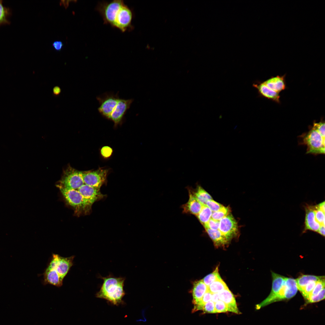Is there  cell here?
I'll return each mask as SVG.
<instances>
[{
	"instance_id": "6da1fadb",
	"label": "cell",
	"mask_w": 325,
	"mask_h": 325,
	"mask_svg": "<svg viewBox=\"0 0 325 325\" xmlns=\"http://www.w3.org/2000/svg\"><path fill=\"white\" fill-rule=\"evenodd\" d=\"M96 10L101 16L104 24H108L122 32L134 29V17L132 10L122 0L99 2Z\"/></svg>"
},
{
	"instance_id": "7a4b0ae2",
	"label": "cell",
	"mask_w": 325,
	"mask_h": 325,
	"mask_svg": "<svg viewBox=\"0 0 325 325\" xmlns=\"http://www.w3.org/2000/svg\"><path fill=\"white\" fill-rule=\"evenodd\" d=\"M74 255L63 257L53 253L44 272L43 283L49 284L57 287L61 286L64 278L73 264Z\"/></svg>"
},
{
	"instance_id": "3957f363",
	"label": "cell",
	"mask_w": 325,
	"mask_h": 325,
	"mask_svg": "<svg viewBox=\"0 0 325 325\" xmlns=\"http://www.w3.org/2000/svg\"><path fill=\"white\" fill-rule=\"evenodd\" d=\"M100 277L103 282L96 294V297L105 299L114 305L120 304L125 295L124 290L125 278L116 277L112 275Z\"/></svg>"
},
{
	"instance_id": "277c9868",
	"label": "cell",
	"mask_w": 325,
	"mask_h": 325,
	"mask_svg": "<svg viewBox=\"0 0 325 325\" xmlns=\"http://www.w3.org/2000/svg\"><path fill=\"white\" fill-rule=\"evenodd\" d=\"M66 202L77 213L87 214L91 209L92 204L77 190L59 188Z\"/></svg>"
},
{
	"instance_id": "5b68a950",
	"label": "cell",
	"mask_w": 325,
	"mask_h": 325,
	"mask_svg": "<svg viewBox=\"0 0 325 325\" xmlns=\"http://www.w3.org/2000/svg\"><path fill=\"white\" fill-rule=\"evenodd\" d=\"M301 144L307 146L306 153L313 154L325 153V138L312 127L308 132L300 137Z\"/></svg>"
},
{
	"instance_id": "8992f818",
	"label": "cell",
	"mask_w": 325,
	"mask_h": 325,
	"mask_svg": "<svg viewBox=\"0 0 325 325\" xmlns=\"http://www.w3.org/2000/svg\"><path fill=\"white\" fill-rule=\"evenodd\" d=\"M84 184L82 172L69 166L63 171L62 178L57 186L59 188L77 190Z\"/></svg>"
},
{
	"instance_id": "52a82bcc",
	"label": "cell",
	"mask_w": 325,
	"mask_h": 325,
	"mask_svg": "<svg viewBox=\"0 0 325 325\" xmlns=\"http://www.w3.org/2000/svg\"><path fill=\"white\" fill-rule=\"evenodd\" d=\"M99 106L98 110L104 118L110 119L119 99L118 93L116 94L113 92H105L96 97Z\"/></svg>"
},
{
	"instance_id": "ba28073f",
	"label": "cell",
	"mask_w": 325,
	"mask_h": 325,
	"mask_svg": "<svg viewBox=\"0 0 325 325\" xmlns=\"http://www.w3.org/2000/svg\"><path fill=\"white\" fill-rule=\"evenodd\" d=\"M298 289L296 279L285 277L281 288L271 300L270 304L292 298L296 295Z\"/></svg>"
},
{
	"instance_id": "9c48e42d",
	"label": "cell",
	"mask_w": 325,
	"mask_h": 325,
	"mask_svg": "<svg viewBox=\"0 0 325 325\" xmlns=\"http://www.w3.org/2000/svg\"><path fill=\"white\" fill-rule=\"evenodd\" d=\"M108 170L100 168L93 171L82 172L84 184L100 188L105 182Z\"/></svg>"
},
{
	"instance_id": "30bf717a",
	"label": "cell",
	"mask_w": 325,
	"mask_h": 325,
	"mask_svg": "<svg viewBox=\"0 0 325 325\" xmlns=\"http://www.w3.org/2000/svg\"><path fill=\"white\" fill-rule=\"evenodd\" d=\"M238 229L237 222L231 214H228L219 221L218 230L230 240L236 235Z\"/></svg>"
},
{
	"instance_id": "8fae6325",
	"label": "cell",
	"mask_w": 325,
	"mask_h": 325,
	"mask_svg": "<svg viewBox=\"0 0 325 325\" xmlns=\"http://www.w3.org/2000/svg\"><path fill=\"white\" fill-rule=\"evenodd\" d=\"M133 101L132 99H125L119 98L110 118L114 122L115 126L121 123Z\"/></svg>"
},
{
	"instance_id": "7c38bea8",
	"label": "cell",
	"mask_w": 325,
	"mask_h": 325,
	"mask_svg": "<svg viewBox=\"0 0 325 325\" xmlns=\"http://www.w3.org/2000/svg\"><path fill=\"white\" fill-rule=\"evenodd\" d=\"M272 286L270 294L264 300L256 305V308L259 309L270 304L272 299L277 294L281 288L285 277L273 272H271Z\"/></svg>"
},
{
	"instance_id": "4fadbf2b",
	"label": "cell",
	"mask_w": 325,
	"mask_h": 325,
	"mask_svg": "<svg viewBox=\"0 0 325 325\" xmlns=\"http://www.w3.org/2000/svg\"><path fill=\"white\" fill-rule=\"evenodd\" d=\"M82 196L92 204L104 197L100 191V188L84 184L77 190Z\"/></svg>"
},
{
	"instance_id": "5bb4252c",
	"label": "cell",
	"mask_w": 325,
	"mask_h": 325,
	"mask_svg": "<svg viewBox=\"0 0 325 325\" xmlns=\"http://www.w3.org/2000/svg\"><path fill=\"white\" fill-rule=\"evenodd\" d=\"M305 215L303 232L310 230L317 232L322 226L316 220L314 205H307L305 207Z\"/></svg>"
},
{
	"instance_id": "9a60e30c",
	"label": "cell",
	"mask_w": 325,
	"mask_h": 325,
	"mask_svg": "<svg viewBox=\"0 0 325 325\" xmlns=\"http://www.w3.org/2000/svg\"><path fill=\"white\" fill-rule=\"evenodd\" d=\"M253 86L257 90L260 96L277 103L280 102L279 93L269 88L263 82H255L253 84Z\"/></svg>"
},
{
	"instance_id": "2e32d148",
	"label": "cell",
	"mask_w": 325,
	"mask_h": 325,
	"mask_svg": "<svg viewBox=\"0 0 325 325\" xmlns=\"http://www.w3.org/2000/svg\"><path fill=\"white\" fill-rule=\"evenodd\" d=\"M218 294L220 300L223 302L227 305L228 311L237 314H240L233 295L228 288Z\"/></svg>"
},
{
	"instance_id": "e0dca14e",
	"label": "cell",
	"mask_w": 325,
	"mask_h": 325,
	"mask_svg": "<svg viewBox=\"0 0 325 325\" xmlns=\"http://www.w3.org/2000/svg\"><path fill=\"white\" fill-rule=\"evenodd\" d=\"M189 190V199L187 203L182 206L183 212L197 216L201 210L203 205L197 200L191 190Z\"/></svg>"
},
{
	"instance_id": "ac0fdd59",
	"label": "cell",
	"mask_w": 325,
	"mask_h": 325,
	"mask_svg": "<svg viewBox=\"0 0 325 325\" xmlns=\"http://www.w3.org/2000/svg\"><path fill=\"white\" fill-rule=\"evenodd\" d=\"M285 78V75L277 76L271 77L263 82L269 88L279 93L286 88Z\"/></svg>"
},
{
	"instance_id": "d6986e66",
	"label": "cell",
	"mask_w": 325,
	"mask_h": 325,
	"mask_svg": "<svg viewBox=\"0 0 325 325\" xmlns=\"http://www.w3.org/2000/svg\"><path fill=\"white\" fill-rule=\"evenodd\" d=\"M208 290V286L204 283L202 280L194 282L192 290L193 303L194 305L201 300Z\"/></svg>"
},
{
	"instance_id": "ffe728a7",
	"label": "cell",
	"mask_w": 325,
	"mask_h": 325,
	"mask_svg": "<svg viewBox=\"0 0 325 325\" xmlns=\"http://www.w3.org/2000/svg\"><path fill=\"white\" fill-rule=\"evenodd\" d=\"M205 229L215 246H224L229 243L230 239L222 234L219 230H214L208 228Z\"/></svg>"
},
{
	"instance_id": "44dd1931",
	"label": "cell",
	"mask_w": 325,
	"mask_h": 325,
	"mask_svg": "<svg viewBox=\"0 0 325 325\" xmlns=\"http://www.w3.org/2000/svg\"><path fill=\"white\" fill-rule=\"evenodd\" d=\"M324 277V276H317L311 275H302L296 279L298 289L301 292L305 286L311 280L318 281Z\"/></svg>"
},
{
	"instance_id": "7402d4cb",
	"label": "cell",
	"mask_w": 325,
	"mask_h": 325,
	"mask_svg": "<svg viewBox=\"0 0 325 325\" xmlns=\"http://www.w3.org/2000/svg\"><path fill=\"white\" fill-rule=\"evenodd\" d=\"M193 193L197 200L203 205H206L208 200L212 199L211 196L200 186H198L196 191Z\"/></svg>"
},
{
	"instance_id": "603a6c76",
	"label": "cell",
	"mask_w": 325,
	"mask_h": 325,
	"mask_svg": "<svg viewBox=\"0 0 325 325\" xmlns=\"http://www.w3.org/2000/svg\"><path fill=\"white\" fill-rule=\"evenodd\" d=\"M208 290L212 294L218 293L228 288L221 278L215 280L211 283L208 286Z\"/></svg>"
},
{
	"instance_id": "cb8c5ba5",
	"label": "cell",
	"mask_w": 325,
	"mask_h": 325,
	"mask_svg": "<svg viewBox=\"0 0 325 325\" xmlns=\"http://www.w3.org/2000/svg\"><path fill=\"white\" fill-rule=\"evenodd\" d=\"M212 213V211L206 205H203L197 216L200 222L204 225L211 218Z\"/></svg>"
},
{
	"instance_id": "d4e9b609",
	"label": "cell",
	"mask_w": 325,
	"mask_h": 325,
	"mask_svg": "<svg viewBox=\"0 0 325 325\" xmlns=\"http://www.w3.org/2000/svg\"><path fill=\"white\" fill-rule=\"evenodd\" d=\"M10 14L9 9L4 6L3 5L2 0H0V26L3 24L10 23L8 18Z\"/></svg>"
},
{
	"instance_id": "484cf974",
	"label": "cell",
	"mask_w": 325,
	"mask_h": 325,
	"mask_svg": "<svg viewBox=\"0 0 325 325\" xmlns=\"http://www.w3.org/2000/svg\"><path fill=\"white\" fill-rule=\"evenodd\" d=\"M212 294L208 290L204 294L201 300L194 305L193 312L199 310H202L205 304L211 300Z\"/></svg>"
},
{
	"instance_id": "4316f807",
	"label": "cell",
	"mask_w": 325,
	"mask_h": 325,
	"mask_svg": "<svg viewBox=\"0 0 325 325\" xmlns=\"http://www.w3.org/2000/svg\"><path fill=\"white\" fill-rule=\"evenodd\" d=\"M221 279L218 272V267L211 273L207 275L202 280L204 283L208 286L211 283L218 280Z\"/></svg>"
},
{
	"instance_id": "83f0119b",
	"label": "cell",
	"mask_w": 325,
	"mask_h": 325,
	"mask_svg": "<svg viewBox=\"0 0 325 325\" xmlns=\"http://www.w3.org/2000/svg\"><path fill=\"white\" fill-rule=\"evenodd\" d=\"M325 288V277L318 280L311 292L305 299L306 302L312 297L316 295Z\"/></svg>"
},
{
	"instance_id": "f1b7e54d",
	"label": "cell",
	"mask_w": 325,
	"mask_h": 325,
	"mask_svg": "<svg viewBox=\"0 0 325 325\" xmlns=\"http://www.w3.org/2000/svg\"><path fill=\"white\" fill-rule=\"evenodd\" d=\"M230 209L228 207L223 206L219 210L213 212L211 218L213 220L219 221L229 213Z\"/></svg>"
},
{
	"instance_id": "f546056e",
	"label": "cell",
	"mask_w": 325,
	"mask_h": 325,
	"mask_svg": "<svg viewBox=\"0 0 325 325\" xmlns=\"http://www.w3.org/2000/svg\"><path fill=\"white\" fill-rule=\"evenodd\" d=\"M317 281L311 280L310 281L301 292L305 300L312 291Z\"/></svg>"
},
{
	"instance_id": "4dcf8cb0",
	"label": "cell",
	"mask_w": 325,
	"mask_h": 325,
	"mask_svg": "<svg viewBox=\"0 0 325 325\" xmlns=\"http://www.w3.org/2000/svg\"><path fill=\"white\" fill-rule=\"evenodd\" d=\"M227 311V306L223 302L219 300L215 303V313L226 312Z\"/></svg>"
},
{
	"instance_id": "1f68e13d",
	"label": "cell",
	"mask_w": 325,
	"mask_h": 325,
	"mask_svg": "<svg viewBox=\"0 0 325 325\" xmlns=\"http://www.w3.org/2000/svg\"><path fill=\"white\" fill-rule=\"evenodd\" d=\"M206 205L212 211H217L221 209L223 206L212 200H208Z\"/></svg>"
},
{
	"instance_id": "d6a6232c",
	"label": "cell",
	"mask_w": 325,
	"mask_h": 325,
	"mask_svg": "<svg viewBox=\"0 0 325 325\" xmlns=\"http://www.w3.org/2000/svg\"><path fill=\"white\" fill-rule=\"evenodd\" d=\"M325 299V288L323 289L317 294L311 297L306 302L307 303H311L318 302Z\"/></svg>"
},
{
	"instance_id": "836d02e7",
	"label": "cell",
	"mask_w": 325,
	"mask_h": 325,
	"mask_svg": "<svg viewBox=\"0 0 325 325\" xmlns=\"http://www.w3.org/2000/svg\"><path fill=\"white\" fill-rule=\"evenodd\" d=\"M312 127L317 130L324 138H325L324 121H321L318 122H314Z\"/></svg>"
},
{
	"instance_id": "e575fe53",
	"label": "cell",
	"mask_w": 325,
	"mask_h": 325,
	"mask_svg": "<svg viewBox=\"0 0 325 325\" xmlns=\"http://www.w3.org/2000/svg\"><path fill=\"white\" fill-rule=\"evenodd\" d=\"M219 225V221H216L210 218L208 222L204 226L205 228H208L212 230H218Z\"/></svg>"
},
{
	"instance_id": "d590c367",
	"label": "cell",
	"mask_w": 325,
	"mask_h": 325,
	"mask_svg": "<svg viewBox=\"0 0 325 325\" xmlns=\"http://www.w3.org/2000/svg\"><path fill=\"white\" fill-rule=\"evenodd\" d=\"M204 312L209 313H215V303L210 301L204 305L203 310Z\"/></svg>"
},
{
	"instance_id": "8d00e7d4",
	"label": "cell",
	"mask_w": 325,
	"mask_h": 325,
	"mask_svg": "<svg viewBox=\"0 0 325 325\" xmlns=\"http://www.w3.org/2000/svg\"><path fill=\"white\" fill-rule=\"evenodd\" d=\"M101 152V155L104 157L107 158L111 156L113 152V150L110 147L105 146L102 148Z\"/></svg>"
},
{
	"instance_id": "74e56055",
	"label": "cell",
	"mask_w": 325,
	"mask_h": 325,
	"mask_svg": "<svg viewBox=\"0 0 325 325\" xmlns=\"http://www.w3.org/2000/svg\"><path fill=\"white\" fill-rule=\"evenodd\" d=\"M52 46L56 51H60L63 48V44L60 41H54L52 43Z\"/></svg>"
},
{
	"instance_id": "f35d334b",
	"label": "cell",
	"mask_w": 325,
	"mask_h": 325,
	"mask_svg": "<svg viewBox=\"0 0 325 325\" xmlns=\"http://www.w3.org/2000/svg\"><path fill=\"white\" fill-rule=\"evenodd\" d=\"M219 300L218 293L212 294L211 301L215 303Z\"/></svg>"
},
{
	"instance_id": "ab89813d",
	"label": "cell",
	"mask_w": 325,
	"mask_h": 325,
	"mask_svg": "<svg viewBox=\"0 0 325 325\" xmlns=\"http://www.w3.org/2000/svg\"><path fill=\"white\" fill-rule=\"evenodd\" d=\"M72 1L70 0H61L60 1V4L62 5L65 8H67L70 2Z\"/></svg>"
},
{
	"instance_id": "60d3db41",
	"label": "cell",
	"mask_w": 325,
	"mask_h": 325,
	"mask_svg": "<svg viewBox=\"0 0 325 325\" xmlns=\"http://www.w3.org/2000/svg\"><path fill=\"white\" fill-rule=\"evenodd\" d=\"M318 234H320L322 236L324 237L325 236V226H321L317 232Z\"/></svg>"
},
{
	"instance_id": "b9f144b4",
	"label": "cell",
	"mask_w": 325,
	"mask_h": 325,
	"mask_svg": "<svg viewBox=\"0 0 325 325\" xmlns=\"http://www.w3.org/2000/svg\"><path fill=\"white\" fill-rule=\"evenodd\" d=\"M54 92L55 94L58 93L60 92V89H58V88H55L54 90Z\"/></svg>"
}]
</instances>
